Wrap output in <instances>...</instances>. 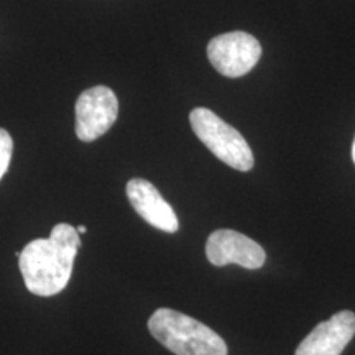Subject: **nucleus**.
<instances>
[{"instance_id":"nucleus-4","label":"nucleus","mask_w":355,"mask_h":355,"mask_svg":"<svg viewBox=\"0 0 355 355\" xmlns=\"http://www.w3.org/2000/svg\"><path fill=\"white\" fill-rule=\"evenodd\" d=\"M261 46L259 40L245 32H230L212 38L207 58L216 71L225 78H241L259 63Z\"/></svg>"},{"instance_id":"nucleus-1","label":"nucleus","mask_w":355,"mask_h":355,"mask_svg":"<svg viewBox=\"0 0 355 355\" xmlns=\"http://www.w3.org/2000/svg\"><path fill=\"white\" fill-rule=\"evenodd\" d=\"M79 247L78 229L66 222L56 224L48 239L26 243L19 255V266L28 291L44 298L63 291L73 275Z\"/></svg>"},{"instance_id":"nucleus-11","label":"nucleus","mask_w":355,"mask_h":355,"mask_svg":"<svg viewBox=\"0 0 355 355\" xmlns=\"http://www.w3.org/2000/svg\"><path fill=\"white\" fill-rule=\"evenodd\" d=\"M352 159H354V163H355V139H354V145H352Z\"/></svg>"},{"instance_id":"nucleus-8","label":"nucleus","mask_w":355,"mask_h":355,"mask_svg":"<svg viewBox=\"0 0 355 355\" xmlns=\"http://www.w3.org/2000/svg\"><path fill=\"white\" fill-rule=\"evenodd\" d=\"M125 191L132 207L141 219L163 232H178L180 220H178L175 211L150 181L133 178L127 183Z\"/></svg>"},{"instance_id":"nucleus-9","label":"nucleus","mask_w":355,"mask_h":355,"mask_svg":"<svg viewBox=\"0 0 355 355\" xmlns=\"http://www.w3.org/2000/svg\"><path fill=\"white\" fill-rule=\"evenodd\" d=\"M12 153H13V140L10 133L3 128H0V180L6 175L8 166L12 162Z\"/></svg>"},{"instance_id":"nucleus-3","label":"nucleus","mask_w":355,"mask_h":355,"mask_svg":"<svg viewBox=\"0 0 355 355\" xmlns=\"http://www.w3.org/2000/svg\"><path fill=\"white\" fill-rule=\"evenodd\" d=\"M189 122L193 132L209 148V152L237 171L254 168V153L242 133L224 122L219 115L206 107L191 110Z\"/></svg>"},{"instance_id":"nucleus-7","label":"nucleus","mask_w":355,"mask_h":355,"mask_svg":"<svg viewBox=\"0 0 355 355\" xmlns=\"http://www.w3.org/2000/svg\"><path fill=\"white\" fill-rule=\"evenodd\" d=\"M355 336V314L352 311H340L321 324H318L295 355H340Z\"/></svg>"},{"instance_id":"nucleus-2","label":"nucleus","mask_w":355,"mask_h":355,"mask_svg":"<svg viewBox=\"0 0 355 355\" xmlns=\"http://www.w3.org/2000/svg\"><path fill=\"white\" fill-rule=\"evenodd\" d=\"M148 331L176 355H227V344L216 331L175 309L155 311L148 319Z\"/></svg>"},{"instance_id":"nucleus-6","label":"nucleus","mask_w":355,"mask_h":355,"mask_svg":"<svg viewBox=\"0 0 355 355\" xmlns=\"http://www.w3.org/2000/svg\"><path fill=\"white\" fill-rule=\"evenodd\" d=\"M206 257L214 266L239 265L248 270L261 268L265 263V250L260 243L237 230L220 229L209 235L206 243Z\"/></svg>"},{"instance_id":"nucleus-10","label":"nucleus","mask_w":355,"mask_h":355,"mask_svg":"<svg viewBox=\"0 0 355 355\" xmlns=\"http://www.w3.org/2000/svg\"><path fill=\"white\" fill-rule=\"evenodd\" d=\"M86 225H79V227H78V232H79V235H81V234H86Z\"/></svg>"},{"instance_id":"nucleus-5","label":"nucleus","mask_w":355,"mask_h":355,"mask_svg":"<svg viewBox=\"0 0 355 355\" xmlns=\"http://www.w3.org/2000/svg\"><path fill=\"white\" fill-rule=\"evenodd\" d=\"M76 135L81 141H94L110 130L119 117V101L110 87L86 89L76 101Z\"/></svg>"}]
</instances>
